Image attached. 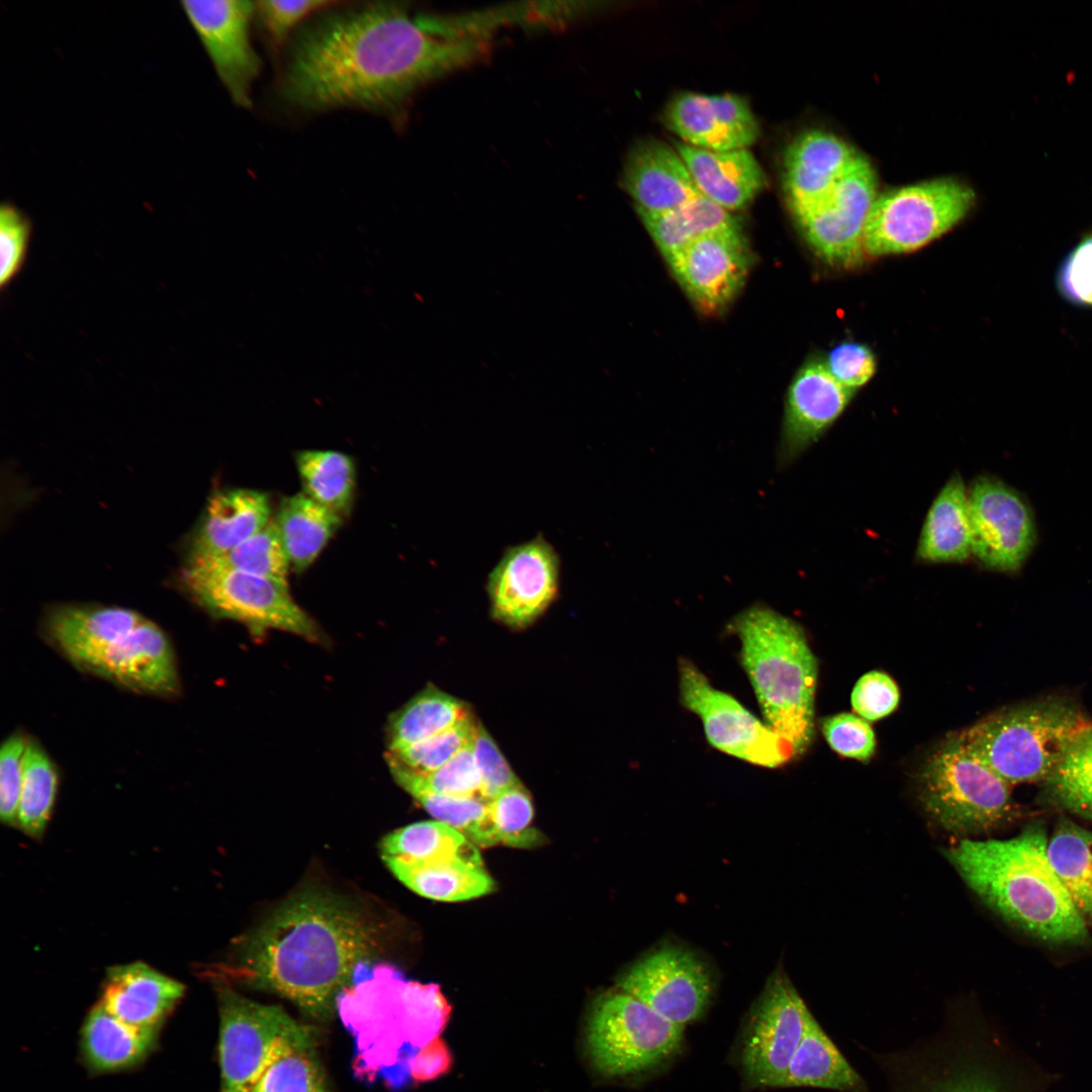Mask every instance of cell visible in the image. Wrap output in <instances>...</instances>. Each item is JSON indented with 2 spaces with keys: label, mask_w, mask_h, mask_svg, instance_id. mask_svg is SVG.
Listing matches in <instances>:
<instances>
[{
  "label": "cell",
  "mask_w": 1092,
  "mask_h": 1092,
  "mask_svg": "<svg viewBox=\"0 0 1092 1092\" xmlns=\"http://www.w3.org/2000/svg\"><path fill=\"white\" fill-rule=\"evenodd\" d=\"M490 48V40L430 32L402 3H371L332 14L303 32L282 91L306 111L393 112L427 84L482 61Z\"/></svg>",
  "instance_id": "1"
},
{
  "label": "cell",
  "mask_w": 1092,
  "mask_h": 1092,
  "mask_svg": "<svg viewBox=\"0 0 1092 1092\" xmlns=\"http://www.w3.org/2000/svg\"><path fill=\"white\" fill-rule=\"evenodd\" d=\"M379 946V927L355 906L305 890L283 901L243 939L228 973L323 1019L333 1012L356 968Z\"/></svg>",
  "instance_id": "2"
},
{
  "label": "cell",
  "mask_w": 1092,
  "mask_h": 1092,
  "mask_svg": "<svg viewBox=\"0 0 1092 1092\" xmlns=\"http://www.w3.org/2000/svg\"><path fill=\"white\" fill-rule=\"evenodd\" d=\"M1038 824L1004 839H964L946 856L969 887L1025 933L1053 944H1083L1088 925L1073 905L1046 854Z\"/></svg>",
  "instance_id": "3"
},
{
  "label": "cell",
  "mask_w": 1092,
  "mask_h": 1092,
  "mask_svg": "<svg viewBox=\"0 0 1092 1092\" xmlns=\"http://www.w3.org/2000/svg\"><path fill=\"white\" fill-rule=\"evenodd\" d=\"M741 660L764 722L800 755L814 734L817 662L804 632L775 610L755 605L732 622Z\"/></svg>",
  "instance_id": "4"
},
{
  "label": "cell",
  "mask_w": 1092,
  "mask_h": 1092,
  "mask_svg": "<svg viewBox=\"0 0 1092 1092\" xmlns=\"http://www.w3.org/2000/svg\"><path fill=\"white\" fill-rule=\"evenodd\" d=\"M1092 721L1077 704L1048 697L994 713L957 734L1009 785L1043 782Z\"/></svg>",
  "instance_id": "5"
},
{
  "label": "cell",
  "mask_w": 1092,
  "mask_h": 1092,
  "mask_svg": "<svg viewBox=\"0 0 1092 1092\" xmlns=\"http://www.w3.org/2000/svg\"><path fill=\"white\" fill-rule=\"evenodd\" d=\"M361 963L337 997L342 1021L356 1038L358 1077L374 1081L381 1068L399 1061L408 1042L413 1001L419 982L389 965ZM413 1045V1044H412Z\"/></svg>",
  "instance_id": "6"
},
{
  "label": "cell",
  "mask_w": 1092,
  "mask_h": 1092,
  "mask_svg": "<svg viewBox=\"0 0 1092 1092\" xmlns=\"http://www.w3.org/2000/svg\"><path fill=\"white\" fill-rule=\"evenodd\" d=\"M918 786L929 816L954 833L989 831L1015 811L1010 785L972 754L958 735L925 761Z\"/></svg>",
  "instance_id": "7"
},
{
  "label": "cell",
  "mask_w": 1092,
  "mask_h": 1092,
  "mask_svg": "<svg viewBox=\"0 0 1092 1092\" xmlns=\"http://www.w3.org/2000/svg\"><path fill=\"white\" fill-rule=\"evenodd\" d=\"M220 1092H250L283 1054L313 1046V1030L282 1007L218 988Z\"/></svg>",
  "instance_id": "8"
},
{
  "label": "cell",
  "mask_w": 1092,
  "mask_h": 1092,
  "mask_svg": "<svg viewBox=\"0 0 1092 1092\" xmlns=\"http://www.w3.org/2000/svg\"><path fill=\"white\" fill-rule=\"evenodd\" d=\"M975 200L974 190L953 177L880 193L867 220L863 249L872 256L917 250L958 224Z\"/></svg>",
  "instance_id": "9"
},
{
  "label": "cell",
  "mask_w": 1092,
  "mask_h": 1092,
  "mask_svg": "<svg viewBox=\"0 0 1092 1092\" xmlns=\"http://www.w3.org/2000/svg\"><path fill=\"white\" fill-rule=\"evenodd\" d=\"M682 1031L684 1026L619 991L604 995L595 1004L587 1044L602 1074L627 1076L654 1068L677 1053Z\"/></svg>",
  "instance_id": "10"
},
{
  "label": "cell",
  "mask_w": 1092,
  "mask_h": 1092,
  "mask_svg": "<svg viewBox=\"0 0 1092 1092\" xmlns=\"http://www.w3.org/2000/svg\"><path fill=\"white\" fill-rule=\"evenodd\" d=\"M182 582L195 603L212 616L241 622L257 633L277 629L318 638L316 625L294 602L288 584L209 560L190 561Z\"/></svg>",
  "instance_id": "11"
},
{
  "label": "cell",
  "mask_w": 1092,
  "mask_h": 1092,
  "mask_svg": "<svg viewBox=\"0 0 1092 1092\" xmlns=\"http://www.w3.org/2000/svg\"><path fill=\"white\" fill-rule=\"evenodd\" d=\"M815 1017L783 971H775L754 1002L741 1063L752 1086L783 1087L788 1069Z\"/></svg>",
  "instance_id": "12"
},
{
  "label": "cell",
  "mask_w": 1092,
  "mask_h": 1092,
  "mask_svg": "<svg viewBox=\"0 0 1092 1092\" xmlns=\"http://www.w3.org/2000/svg\"><path fill=\"white\" fill-rule=\"evenodd\" d=\"M682 704L703 723L706 737L718 750L750 763L778 767L795 755L793 747L737 700L714 688L687 659L679 662Z\"/></svg>",
  "instance_id": "13"
},
{
  "label": "cell",
  "mask_w": 1092,
  "mask_h": 1092,
  "mask_svg": "<svg viewBox=\"0 0 1092 1092\" xmlns=\"http://www.w3.org/2000/svg\"><path fill=\"white\" fill-rule=\"evenodd\" d=\"M180 5L233 102L250 108L261 71L250 33L255 2L183 0Z\"/></svg>",
  "instance_id": "14"
},
{
  "label": "cell",
  "mask_w": 1092,
  "mask_h": 1092,
  "mask_svg": "<svg viewBox=\"0 0 1092 1092\" xmlns=\"http://www.w3.org/2000/svg\"><path fill=\"white\" fill-rule=\"evenodd\" d=\"M618 987L671 1022L685 1026L707 1009L713 980L693 951L662 946L633 964L619 979Z\"/></svg>",
  "instance_id": "15"
},
{
  "label": "cell",
  "mask_w": 1092,
  "mask_h": 1092,
  "mask_svg": "<svg viewBox=\"0 0 1092 1092\" xmlns=\"http://www.w3.org/2000/svg\"><path fill=\"white\" fill-rule=\"evenodd\" d=\"M559 577V556L543 536L509 547L487 577L492 617L509 627H528L557 597Z\"/></svg>",
  "instance_id": "16"
},
{
  "label": "cell",
  "mask_w": 1092,
  "mask_h": 1092,
  "mask_svg": "<svg viewBox=\"0 0 1092 1092\" xmlns=\"http://www.w3.org/2000/svg\"><path fill=\"white\" fill-rule=\"evenodd\" d=\"M878 194L877 173L859 153L828 200L796 217L818 256L839 267L854 266L861 260L864 229Z\"/></svg>",
  "instance_id": "17"
},
{
  "label": "cell",
  "mask_w": 1092,
  "mask_h": 1092,
  "mask_svg": "<svg viewBox=\"0 0 1092 1092\" xmlns=\"http://www.w3.org/2000/svg\"><path fill=\"white\" fill-rule=\"evenodd\" d=\"M969 505L972 555L993 570L1018 568L1035 538L1033 520L1023 499L1002 481L980 476L970 488Z\"/></svg>",
  "instance_id": "18"
},
{
  "label": "cell",
  "mask_w": 1092,
  "mask_h": 1092,
  "mask_svg": "<svg viewBox=\"0 0 1092 1092\" xmlns=\"http://www.w3.org/2000/svg\"><path fill=\"white\" fill-rule=\"evenodd\" d=\"M740 225L697 239L667 261L678 283L703 313H719L734 299L750 267Z\"/></svg>",
  "instance_id": "19"
},
{
  "label": "cell",
  "mask_w": 1092,
  "mask_h": 1092,
  "mask_svg": "<svg viewBox=\"0 0 1092 1092\" xmlns=\"http://www.w3.org/2000/svg\"><path fill=\"white\" fill-rule=\"evenodd\" d=\"M87 673L128 691L159 698L176 697L181 688L171 641L148 619L114 642Z\"/></svg>",
  "instance_id": "20"
},
{
  "label": "cell",
  "mask_w": 1092,
  "mask_h": 1092,
  "mask_svg": "<svg viewBox=\"0 0 1092 1092\" xmlns=\"http://www.w3.org/2000/svg\"><path fill=\"white\" fill-rule=\"evenodd\" d=\"M663 119L681 143L709 151L748 149L759 136L748 102L736 94L678 93L667 103Z\"/></svg>",
  "instance_id": "21"
},
{
  "label": "cell",
  "mask_w": 1092,
  "mask_h": 1092,
  "mask_svg": "<svg viewBox=\"0 0 1092 1092\" xmlns=\"http://www.w3.org/2000/svg\"><path fill=\"white\" fill-rule=\"evenodd\" d=\"M858 155L826 130L811 129L796 136L784 156V187L794 216L822 206Z\"/></svg>",
  "instance_id": "22"
},
{
  "label": "cell",
  "mask_w": 1092,
  "mask_h": 1092,
  "mask_svg": "<svg viewBox=\"0 0 1092 1092\" xmlns=\"http://www.w3.org/2000/svg\"><path fill=\"white\" fill-rule=\"evenodd\" d=\"M853 391L823 363L804 365L788 392L778 463L786 466L811 446L844 411Z\"/></svg>",
  "instance_id": "23"
},
{
  "label": "cell",
  "mask_w": 1092,
  "mask_h": 1092,
  "mask_svg": "<svg viewBox=\"0 0 1092 1092\" xmlns=\"http://www.w3.org/2000/svg\"><path fill=\"white\" fill-rule=\"evenodd\" d=\"M145 620L141 614L120 607L66 605L47 615L42 630L52 647L87 672L114 642Z\"/></svg>",
  "instance_id": "24"
},
{
  "label": "cell",
  "mask_w": 1092,
  "mask_h": 1092,
  "mask_svg": "<svg viewBox=\"0 0 1092 1092\" xmlns=\"http://www.w3.org/2000/svg\"><path fill=\"white\" fill-rule=\"evenodd\" d=\"M623 189L637 212L661 213L702 195L673 146L655 139L634 145L623 166Z\"/></svg>",
  "instance_id": "25"
},
{
  "label": "cell",
  "mask_w": 1092,
  "mask_h": 1092,
  "mask_svg": "<svg viewBox=\"0 0 1092 1092\" xmlns=\"http://www.w3.org/2000/svg\"><path fill=\"white\" fill-rule=\"evenodd\" d=\"M185 987L144 963L111 968L100 1004L132 1026L158 1030L184 995Z\"/></svg>",
  "instance_id": "26"
},
{
  "label": "cell",
  "mask_w": 1092,
  "mask_h": 1092,
  "mask_svg": "<svg viewBox=\"0 0 1092 1092\" xmlns=\"http://www.w3.org/2000/svg\"><path fill=\"white\" fill-rule=\"evenodd\" d=\"M702 195L724 209H740L766 186L765 173L748 149L709 151L674 142Z\"/></svg>",
  "instance_id": "27"
},
{
  "label": "cell",
  "mask_w": 1092,
  "mask_h": 1092,
  "mask_svg": "<svg viewBox=\"0 0 1092 1092\" xmlns=\"http://www.w3.org/2000/svg\"><path fill=\"white\" fill-rule=\"evenodd\" d=\"M271 520L270 500L264 492L232 488L214 493L192 540L190 561L228 553Z\"/></svg>",
  "instance_id": "28"
},
{
  "label": "cell",
  "mask_w": 1092,
  "mask_h": 1092,
  "mask_svg": "<svg viewBox=\"0 0 1092 1092\" xmlns=\"http://www.w3.org/2000/svg\"><path fill=\"white\" fill-rule=\"evenodd\" d=\"M972 555L969 492L951 476L934 498L923 523L917 557L930 563L964 562Z\"/></svg>",
  "instance_id": "29"
},
{
  "label": "cell",
  "mask_w": 1092,
  "mask_h": 1092,
  "mask_svg": "<svg viewBox=\"0 0 1092 1092\" xmlns=\"http://www.w3.org/2000/svg\"><path fill=\"white\" fill-rule=\"evenodd\" d=\"M406 888L418 895L443 902L481 897L493 890L478 850L450 858L419 863L385 864Z\"/></svg>",
  "instance_id": "30"
},
{
  "label": "cell",
  "mask_w": 1092,
  "mask_h": 1092,
  "mask_svg": "<svg viewBox=\"0 0 1092 1092\" xmlns=\"http://www.w3.org/2000/svg\"><path fill=\"white\" fill-rule=\"evenodd\" d=\"M158 1030L132 1026L100 1003L89 1012L81 1031V1051L90 1070L116 1072L142 1063L157 1042Z\"/></svg>",
  "instance_id": "31"
},
{
  "label": "cell",
  "mask_w": 1092,
  "mask_h": 1092,
  "mask_svg": "<svg viewBox=\"0 0 1092 1092\" xmlns=\"http://www.w3.org/2000/svg\"><path fill=\"white\" fill-rule=\"evenodd\" d=\"M273 521L290 568L299 573L317 558L343 518L299 492L281 500Z\"/></svg>",
  "instance_id": "32"
},
{
  "label": "cell",
  "mask_w": 1092,
  "mask_h": 1092,
  "mask_svg": "<svg viewBox=\"0 0 1092 1092\" xmlns=\"http://www.w3.org/2000/svg\"><path fill=\"white\" fill-rule=\"evenodd\" d=\"M638 214L666 262L697 239L739 225L730 211L704 195L665 212Z\"/></svg>",
  "instance_id": "33"
},
{
  "label": "cell",
  "mask_w": 1092,
  "mask_h": 1092,
  "mask_svg": "<svg viewBox=\"0 0 1092 1092\" xmlns=\"http://www.w3.org/2000/svg\"><path fill=\"white\" fill-rule=\"evenodd\" d=\"M470 716L468 706L461 700L428 687L390 717L388 752L433 737Z\"/></svg>",
  "instance_id": "34"
},
{
  "label": "cell",
  "mask_w": 1092,
  "mask_h": 1092,
  "mask_svg": "<svg viewBox=\"0 0 1092 1092\" xmlns=\"http://www.w3.org/2000/svg\"><path fill=\"white\" fill-rule=\"evenodd\" d=\"M1058 879L1087 925H1092V831L1061 819L1046 844Z\"/></svg>",
  "instance_id": "35"
},
{
  "label": "cell",
  "mask_w": 1092,
  "mask_h": 1092,
  "mask_svg": "<svg viewBox=\"0 0 1092 1092\" xmlns=\"http://www.w3.org/2000/svg\"><path fill=\"white\" fill-rule=\"evenodd\" d=\"M970 1052L951 1049L935 1057L895 1092H1008L997 1072Z\"/></svg>",
  "instance_id": "36"
},
{
  "label": "cell",
  "mask_w": 1092,
  "mask_h": 1092,
  "mask_svg": "<svg viewBox=\"0 0 1092 1092\" xmlns=\"http://www.w3.org/2000/svg\"><path fill=\"white\" fill-rule=\"evenodd\" d=\"M295 464L303 493L344 519L355 495L354 460L339 451L304 450L296 453Z\"/></svg>",
  "instance_id": "37"
},
{
  "label": "cell",
  "mask_w": 1092,
  "mask_h": 1092,
  "mask_svg": "<svg viewBox=\"0 0 1092 1092\" xmlns=\"http://www.w3.org/2000/svg\"><path fill=\"white\" fill-rule=\"evenodd\" d=\"M379 848L385 864L429 862L476 849L461 832L438 820L398 828L382 838Z\"/></svg>",
  "instance_id": "38"
},
{
  "label": "cell",
  "mask_w": 1092,
  "mask_h": 1092,
  "mask_svg": "<svg viewBox=\"0 0 1092 1092\" xmlns=\"http://www.w3.org/2000/svg\"><path fill=\"white\" fill-rule=\"evenodd\" d=\"M59 775L46 749L29 738L24 754L23 777L17 809V826L28 836L40 838L55 806Z\"/></svg>",
  "instance_id": "39"
},
{
  "label": "cell",
  "mask_w": 1092,
  "mask_h": 1092,
  "mask_svg": "<svg viewBox=\"0 0 1092 1092\" xmlns=\"http://www.w3.org/2000/svg\"><path fill=\"white\" fill-rule=\"evenodd\" d=\"M1043 784L1055 805L1092 821V725L1076 737Z\"/></svg>",
  "instance_id": "40"
},
{
  "label": "cell",
  "mask_w": 1092,
  "mask_h": 1092,
  "mask_svg": "<svg viewBox=\"0 0 1092 1092\" xmlns=\"http://www.w3.org/2000/svg\"><path fill=\"white\" fill-rule=\"evenodd\" d=\"M395 782L411 796L419 792L449 797H479L480 778L473 753L472 739L449 761L436 770L414 771L386 754Z\"/></svg>",
  "instance_id": "41"
},
{
  "label": "cell",
  "mask_w": 1092,
  "mask_h": 1092,
  "mask_svg": "<svg viewBox=\"0 0 1092 1092\" xmlns=\"http://www.w3.org/2000/svg\"><path fill=\"white\" fill-rule=\"evenodd\" d=\"M584 2H523L471 11L475 30L491 38L499 27L553 28L578 19L589 8Z\"/></svg>",
  "instance_id": "42"
},
{
  "label": "cell",
  "mask_w": 1092,
  "mask_h": 1092,
  "mask_svg": "<svg viewBox=\"0 0 1092 1092\" xmlns=\"http://www.w3.org/2000/svg\"><path fill=\"white\" fill-rule=\"evenodd\" d=\"M199 560L288 584L290 563L273 520L228 553Z\"/></svg>",
  "instance_id": "43"
},
{
  "label": "cell",
  "mask_w": 1092,
  "mask_h": 1092,
  "mask_svg": "<svg viewBox=\"0 0 1092 1092\" xmlns=\"http://www.w3.org/2000/svg\"><path fill=\"white\" fill-rule=\"evenodd\" d=\"M412 796L436 820L455 828L471 843L481 847L496 845L488 801L480 797H449L429 792Z\"/></svg>",
  "instance_id": "44"
},
{
  "label": "cell",
  "mask_w": 1092,
  "mask_h": 1092,
  "mask_svg": "<svg viewBox=\"0 0 1092 1092\" xmlns=\"http://www.w3.org/2000/svg\"><path fill=\"white\" fill-rule=\"evenodd\" d=\"M488 810L496 844L526 848L542 841L540 832L532 827V799L521 783L489 800Z\"/></svg>",
  "instance_id": "45"
},
{
  "label": "cell",
  "mask_w": 1092,
  "mask_h": 1092,
  "mask_svg": "<svg viewBox=\"0 0 1092 1092\" xmlns=\"http://www.w3.org/2000/svg\"><path fill=\"white\" fill-rule=\"evenodd\" d=\"M250 1092L329 1091L313 1046H300L274 1061Z\"/></svg>",
  "instance_id": "46"
},
{
  "label": "cell",
  "mask_w": 1092,
  "mask_h": 1092,
  "mask_svg": "<svg viewBox=\"0 0 1092 1092\" xmlns=\"http://www.w3.org/2000/svg\"><path fill=\"white\" fill-rule=\"evenodd\" d=\"M475 724L470 716L442 733L387 754L414 771L431 772L449 761L472 739Z\"/></svg>",
  "instance_id": "47"
},
{
  "label": "cell",
  "mask_w": 1092,
  "mask_h": 1092,
  "mask_svg": "<svg viewBox=\"0 0 1092 1092\" xmlns=\"http://www.w3.org/2000/svg\"><path fill=\"white\" fill-rule=\"evenodd\" d=\"M32 224L26 214L11 202L0 207V286L4 289L24 266Z\"/></svg>",
  "instance_id": "48"
},
{
  "label": "cell",
  "mask_w": 1092,
  "mask_h": 1092,
  "mask_svg": "<svg viewBox=\"0 0 1092 1092\" xmlns=\"http://www.w3.org/2000/svg\"><path fill=\"white\" fill-rule=\"evenodd\" d=\"M473 753L480 778L479 797L483 800L489 801L521 783L486 729L477 722L473 732Z\"/></svg>",
  "instance_id": "49"
},
{
  "label": "cell",
  "mask_w": 1092,
  "mask_h": 1092,
  "mask_svg": "<svg viewBox=\"0 0 1092 1092\" xmlns=\"http://www.w3.org/2000/svg\"><path fill=\"white\" fill-rule=\"evenodd\" d=\"M28 739L21 731H15L3 741L0 749V817L8 826H17V809Z\"/></svg>",
  "instance_id": "50"
},
{
  "label": "cell",
  "mask_w": 1092,
  "mask_h": 1092,
  "mask_svg": "<svg viewBox=\"0 0 1092 1092\" xmlns=\"http://www.w3.org/2000/svg\"><path fill=\"white\" fill-rule=\"evenodd\" d=\"M822 732L837 753L858 760L870 759L876 748L875 733L867 720L851 713L826 718Z\"/></svg>",
  "instance_id": "51"
},
{
  "label": "cell",
  "mask_w": 1092,
  "mask_h": 1092,
  "mask_svg": "<svg viewBox=\"0 0 1092 1092\" xmlns=\"http://www.w3.org/2000/svg\"><path fill=\"white\" fill-rule=\"evenodd\" d=\"M336 3L328 0H263L255 2V16H258L268 36L275 43H280L307 16Z\"/></svg>",
  "instance_id": "52"
},
{
  "label": "cell",
  "mask_w": 1092,
  "mask_h": 1092,
  "mask_svg": "<svg viewBox=\"0 0 1092 1092\" xmlns=\"http://www.w3.org/2000/svg\"><path fill=\"white\" fill-rule=\"evenodd\" d=\"M899 690L886 673L872 670L856 681L851 693L853 711L867 721L890 715L899 704Z\"/></svg>",
  "instance_id": "53"
},
{
  "label": "cell",
  "mask_w": 1092,
  "mask_h": 1092,
  "mask_svg": "<svg viewBox=\"0 0 1092 1092\" xmlns=\"http://www.w3.org/2000/svg\"><path fill=\"white\" fill-rule=\"evenodd\" d=\"M824 365L840 384L851 390L868 382L876 368L872 351L864 345L852 342L834 347Z\"/></svg>",
  "instance_id": "54"
},
{
  "label": "cell",
  "mask_w": 1092,
  "mask_h": 1092,
  "mask_svg": "<svg viewBox=\"0 0 1092 1092\" xmlns=\"http://www.w3.org/2000/svg\"><path fill=\"white\" fill-rule=\"evenodd\" d=\"M1060 287L1069 299L1092 305V236L1069 255L1060 273Z\"/></svg>",
  "instance_id": "55"
},
{
  "label": "cell",
  "mask_w": 1092,
  "mask_h": 1092,
  "mask_svg": "<svg viewBox=\"0 0 1092 1092\" xmlns=\"http://www.w3.org/2000/svg\"><path fill=\"white\" fill-rule=\"evenodd\" d=\"M452 1066V1053L439 1035L422 1045L410 1060L411 1077L417 1083L434 1081L448 1074Z\"/></svg>",
  "instance_id": "56"
},
{
  "label": "cell",
  "mask_w": 1092,
  "mask_h": 1092,
  "mask_svg": "<svg viewBox=\"0 0 1092 1092\" xmlns=\"http://www.w3.org/2000/svg\"><path fill=\"white\" fill-rule=\"evenodd\" d=\"M391 1089L402 1087L411 1076L410 1060H399L391 1066L381 1068L378 1074Z\"/></svg>",
  "instance_id": "57"
}]
</instances>
